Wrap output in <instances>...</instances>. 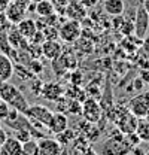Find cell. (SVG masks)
<instances>
[{"label": "cell", "mask_w": 149, "mask_h": 155, "mask_svg": "<svg viewBox=\"0 0 149 155\" xmlns=\"http://www.w3.org/2000/svg\"><path fill=\"white\" fill-rule=\"evenodd\" d=\"M128 110L136 118H145L149 112V93H142L133 97L128 103Z\"/></svg>", "instance_id": "obj_4"}, {"label": "cell", "mask_w": 149, "mask_h": 155, "mask_svg": "<svg viewBox=\"0 0 149 155\" xmlns=\"http://www.w3.org/2000/svg\"><path fill=\"white\" fill-rule=\"evenodd\" d=\"M66 128H69V119L63 112H54L49 124H48V131L52 134H60L61 131H64Z\"/></svg>", "instance_id": "obj_9"}, {"label": "cell", "mask_w": 149, "mask_h": 155, "mask_svg": "<svg viewBox=\"0 0 149 155\" xmlns=\"http://www.w3.org/2000/svg\"><path fill=\"white\" fill-rule=\"evenodd\" d=\"M145 118H146V119H148V121H149V112H148V115L145 116Z\"/></svg>", "instance_id": "obj_38"}, {"label": "cell", "mask_w": 149, "mask_h": 155, "mask_svg": "<svg viewBox=\"0 0 149 155\" xmlns=\"http://www.w3.org/2000/svg\"><path fill=\"white\" fill-rule=\"evenodd\" d=\"M3 14H5L6 19H8L11 24L17 25L19 21H22V19L27 17V8L21 6V5L15 3V2H12V3L6 8V11H5Z\"/></svg>", "instance_id": "obj_8"}, {"label": "cell", "mask_w": 149, "mask_h": 155, "mask_svg": "<svg viewBox=\"0 0 149 155\" xmlns=\"http://www.w3.org/2000/svg\"><path fill=\"white\" fill-rule=\"evenodd\" d=\"M66 15L69 19H74V21H82L87 18V8L79 2V0H70L66 6Z\"/></svg>", "instance_id": "obj_10"}, {"label": "cell", "mask_w": 149, "mask_h": 155, "mask_svg": "<svg viewBox=\"0 0 149 155\" xmlns=\"http://www.w3.org/2000/svg\"><path fill=\"white\" fill-rule=\"evenodd\" d=\"M103 9L111 17H119L125 12L124 0H103Z\"/></svg>", "instance_id": "obj_16"}, {"label": "cell", "mask_w": 149, "mask_h": 155, "mask_svg": "<svg viewBox=\"0 0 149 155\" xmlns=\"http://www.w3.org/2000/svg\"><path fill=\"white\" fill-rule=\"evenodd\" d=\"M37 151H39V140H36L35 137L22 143V155H36Z\"/></svg>", "instance_id": "obj_21"}, {"label": "cell", "mask_w": 149, "mask_h": 155, "mask_svg": "<svg viewBox=\"0 0 149 155\" xmlns=\"http://www.w3.org/2000/svg\"><path fill=\"white\" fill-rule=\"evenodd\" d=\"M76 131L73 130H69V128H66L64 131H61L60 134H57V140L61 143V145H66V143H70V142H73L74 139H76Z\"/></svg>", "instance_id": "obj_22"}, {"label": "cell", "mask_w": 149, "mask_h": 155, "mask_svg": "<svg viewBox=\"0 0 149 155\" xmlns=\"http://www.w3.org/2000/svg\"><path fill=\"white\" fill-rule=\"evenodd\" d=\"M14 137L18 139L21 143H24V142L30 140L33 136H31V131L28 128H18V130H14Z\"/></svg>", "instance_id": "obj_24"}, {"label": "cell", "mask_w": 149, "mask_h": 155, "mask_svg": "<svg viewBox=\"0 0 149 155\" xmlns=\"http://www.w3.org/2000/svg\"><path fill=\"white\" fill-rule=\"evenodd\" d=\"M14 2H15V3H18V5H21V6H24V8H27L33 0H14Z\"/></svg>", "instance_id": "obj_34"}, {"label": "cell", "mask_w": 149, "mask_h": 155, "mask_svg": "<svg viewBox=\"0 0 149 155\" xmlns=\"http://www.w3.org/2000/svg\"><path fill=\"white\" fill-rule=\"evenodd\" d=\"M137 121H139V118H136L130 110H128V112H124V114L121 115V118L116 121V122H118V130H119L122 134L134 133V131H136Z\"/></svg>", "instance_id": "obj_11"}, {"label": "cell", "mask_w": 149, "mask_h": 155, "mask_svg": "<svg viewBox=\"0 0 149 155\" xmlns=\"http://www.w3.org/2000/svg\"><path fill=\"white\" fill-rule=\"evenodd\" d=\"M64 93H66V90L63 88V85L60 82H46L42 85L40 97H43L48 101H57L63 97Z\"/></svg>", "instance_id": "obj_6"}, {"label": "cell", "mask_w": 149, "mask_h": 155, "mask_svg": "<svg viewBox=\"0 0 149 155\" xmlns=\"http://www.w3.org/2000/svg\"><path fill=\"white\" fill-rule=\"evenodd\" d=\"M17 30H18L19 33H21L25 39H28V40H30V39L36 35V31H37L36 21L25 17L22 21H19L18 24H17Z\"/></svg>", "instance_id": "obj_17"}, {"label": "cell", "mask_w": 149, "mask_h": 155, "mask_svg": "<svg viewBox=\"0 0 149 155\" xmlns=\"http://www.w3.org/2000/svg\"><path fill=\"white\" fill-rule=\"evenodd\" d=\"M40 48H42V55L45 58H48V60H51V61L57 60V58L63 54V46H61V43H60L58 40H55V39H48V40H45V42L40 45Z\"/></svg>", "instance_id": "obj_7"}, {"label": "cell", "mask_w": 149, "mask_h": 155, "mask_svg": "<svg viewBox=\"0 0 149 155\" xmlns=\"http://www.w3.org/2000/svg\"><path fill=\"white\" fill-rule=\"evenodd\" d=\"M9 112H11V106L6 101H2L0 103V122H5L8 119Z\"/></svg>", "instance_id": "obj_26"}, {"label": "cell", "mask_w": 149, "mask_h": 155, "mask_svg": "<svg viewBox=\"0 0 149 155\" xmlns=\"http://www.w3.org/2000/svg\"><path fill=\"white\" fill-rule=\"evenodd\" d=\"M119 31L124 35V36H131L134 35V22L133 21H122V24L119 25Z\"/></svg>", "instance_id": "obj_25"}, {"label": "cell", "mask_w": 149, "mask_h": 155, "mask_svg": "<svg viewBox=\"0 0 149 155\" xmlns=\"http://www.w3.org/2000/svg\"><path fill=\"white\" fill-rule=\"evenodd\" d=\"M33 2H36V3H37V2H40V0H33Z\"/></svg>", "instance_id": "obj_40"}, {"label": "cell", "mask_w": 149, "mask_h": 155, "mask_svg": "<svg viewBox=\"0 0 149 155\" xmlns=\"http://www.w3.org/2000/svg\"><path fill=\"white\" fill-rule=\"evenodd\" d=\"M19 93H21V91H19L18 87L14 85V84H11L9 81L0 84V97H2V100L6 101L8 104H11Z\"/></svg>", "instance_id": "obj_15"}, {"label": "cell", "mask_w": 149, "mask_h": 155, "mask_svg": "<svg viewBox=\"0 0 149 155\" xmlns=\"http://www.w3.org/2000/svg\"><path fill=\"white\" fill-rule=\"evenodd\" d=\"M8 40H9V43H11L12 48L25 49V48H27V40H28V39L24 38L18 30H17V27H15V28H12V30L8 33Z\"/></svg>", "instance_id": "obj_18"}, {"label": "cell", "mask_w": 149, "mask_h": 155, "mask_svg": "<svg viewBox=\"0 0 149 155\" xmlns=\"http://www.w3.org/2000/svg\"><path fill=\"white\" fill-rule=\"evenodd\" d=\"M30 69H31V72L33 73H40L42 72V69H43V66H42V63L39 61V60H33L31 63H30V66H28Z\"/></svg>", "instance_id": "obj_27"}, {"label": "cell", "mask_w": 149, "mask_h": 155, "mask_svg": "<svg viewBox=\"0 0 149 155\" xmlns=\"http://www.w3.org/2000/svg\"><path fill=\"white\" fill-rule=\"evenodd\" d=\"M82 155H97V154H95V151H94V149H91V148L88 146V148L82 152Z\"/></svg>", "instance_id": "obj_35"}, {"label": "cell", "mask_w": 149, "mask_h": 155, "mask_svg": "<svg viewBox=\"0 0 149 155\" xmlns=\"http://www.w3.org/2000/svg\"><path fill=\"white\" fill-rule=\"evenodd\" d=\"M52 114L54 112L51 109H48L46 106H43V104H28L27 110L24 112V115L28 118V121L43 124L46 127L49 124V119H51Z\"/></svg>", "instance_id": "obj_2"}, {"label": "cell", "mask_w": 149, "mask_h": 155, "mask_svg": "<svg viewBox=\"0 0 149 155\" xmlns=\"http://www.w3.org/2000/svg\"><path fill=\"white\" fill-rule=\"evenodd\" d=\"M140 79H142L143 82H149V70H143V72L140 73Z\"/></svg>", "instance_id": "obj_33"}, {"label": "cell", "mask_w": 149, "mask_h": 155, "mask_svg": "<svg viewBox=\"0 0 149 155\" xmlns=\"http://www.w3.org/2000/svg\"><path fill=\"white\" fill-rule=\"evenodd\" d=\"M81 35H82V25H81L79 21H74V19L64 21L58 28V36L66 43L78 42L81 39Z\"/></svg>", "instance_id": "obj_1"}, {"label": "cell", "mask_w": 149, "mask_h": 155, "mask_svg": "<svg viewBox=\"0 0 149 155\" xmlns=\"http://www.w3.org/2000/svg\"><path fill=\"white\" fill-rule=\"evenodd\" d=\"M36 14L42 18L51 17L55 14V6L51 0H40L36 3Z\"/></svg>", "instance_id": "obj_19"}, {"label": "cell", "mask_w": 149, "mask_h": 155, "mask_svg": "<svg viewBox=\"0 0 149 155\" xmlns=\"http://www.w3.org/2000/svg\"><path fill=\"white\" fill-rule=\"evenodd\" d=\"M142 6H143V9L149 14V0H142Z\"/></svg>", "instance_id": "obj_36"}, {"label": "cell", "mask_w": 149, "mask_h": 155, "mask_svg": "<svg viewBox=\"0 0 149 155\" xmlns=\"http://www.w3.org/2000/svg\"><path fill=\"white\" fill-rule=\"evenodd\" d=\"M81 81H82L81 73L74 72V73H73V78H72V82H73V85H81Z\"/></svg>", "instance_id": "obj_32"}, {"label": "cell", "mask_w": 149, "mask_h": 155, "mask_svg": "<svg viewBox=\"0 0 149 155\" xmlns=\"http://www.w3.org/2000/svg\"><path fill=\"white\" fill-rule=\"evenodd\" d=\"M87 9H91V8H95L97 5H98V2L100 0H79Z\"/></svg>", "instance_id": "obj_29"}, {"label": "cell", "mask_w": 149, "mask_h": 155, "mask_svg": "<svg viewBox=\"0 0 149 155\" xmlns=\"http://www.w3.org/2000/svg\"><path fill=\"white\" fill-rule=\"evenodd\" d=\"M134 133L140 139V142H149V121L146 118H139Z\"/></svg>", "instance_id": "obj_20"}, {"label": "cell", "mask_w": 149, "mask_h": 155, "mask_svg": "<svg viewBox=\"0 0 149 155\" xmlns=\"http://www.w3.org/2000/svg\"><path fill=\"white\" fill-rule=\"evenodd\" d=\"M2 101H3V100H2V97H0V103H2Z\"/></svg>", "instance_id": "obj_41"}, {"label": "cell", "mask_w": 149, "mask_h": 155, "mask_svg": "<svg viewBox=\"0 0 149 155\" xmlns=\"http://www.w3.org/2000/svg\"><path fill=\"white\" fill-rule=\"evenodd\" d=\"M145 155H149V149H148V151H146V154H145Z\"/></svg>", "instance_id": "obj_39"}, {"label": "cell", "mask_w": 149, "mask_h": 155, "mask_svg": "<svg viewBox=\"0 0 149 155\" xmlns=\"http://www.w3.org/2000/svg\"><path fill=\"white\" fill-rule=\"evenodd\" d=\"M0 155H22V143L14 136H8L5 143L0 146Z\"/></svg>", "instance_id": "obj_14"}, {"label": "cell", "mask_w": 149, "mask_h": 155, "mask_svg": "<svg viewBox=\"0 0 149 155\" xmlns=\"http://www.w3.org/2000/svg\"><path fill=\"white\" fill-rule=\"evenodd\" d=\"M36 155H49V154H46V152H43V151H40V149H39Z\"/></svg>", "instance_id": "obj_37"}, {"label": "cell", "mask_w": 149, "mask_h": 155, "mask_svg": "<svg viewBox=\"0 0 149 155\" xmlns=\"http://www.w3.org/2000/svg\"><path fill=\"white\" fill-rule=\"evenodd\" d=\"M82 116L85 118L87 122L90 124H97L101 119V106L97 100L94 98H85L82 103Z\"/></svg>", "instance_id": "obj_5"}, {"label": "cell", "mask_w": 149, "mask_h": 155, "mask_svg": "<svg viewBox=\"0 0 149 155\" xmlns=\"http://www.w3.org/2000/svg\"><path fill=\"white\" fill-rule=\"evenodd\" d=\"M67 112L72 115H82V103L76 98L67 101Z\"/></svg>", "instance_id": "obj_23"}, {"label": "cell", "mask_w": 149, "mask_h": 155, "mask_svg": "<svg viewBox=\"0 0 149 155\" xmlns=\"http://www.w3.org/2000/svg\"><path fill=\"white\" fill-rule=\"evenodd\" d=\"M14 0H0V14H3L6 11V8L12 3Z\"/></svg>", "instance_id": "obj_31"}, {"label": "cell", "mask_w": 149, "mask_h": 155, "mask_svg": "<svg viewBox=\"0 0 149 155\" xmlns=\"http://www.w3.org/2000/svg\"><path fill=\"white\" fill-rule=\"evenodd\" d=\"M14 72H15V66L12 63V58L0 52V84L9 81L14 76Z\"/></svg>", "instance_id": "obj_13"}, {"label": "cell", "mask_w": 149, "mask_h": 155, "mask_svg": "<svg viewBox=\"0 0 149 155\" xmlns=\"http://www.w3.org/2000/svg\"><path fill=\"white\" fill-rule=\"evenodd\" d=\"M39 149L49 155H63V151H64L63 145L52 137H42L39 140Z\"/></svg>", "instance_id": "obj_12"}, {"label": "cell", "mask_w": 149, "mask_h": 155, "mask_svg": "<svg viewBox=\"0 0 149 155\" xmlns=\"http://www.w3.org/2000/svg\"><path fill=\"white\" fill-rule=\"evenodd\" d=\"M133 22H134V36L137 39H145L149 30V14L143 9L142 5L137 6Z\"/></svg>", "instance_id": "obj_3"}, {"label": "cell", "mask_w": 149, "mask_h": 155, "mask_svg": "<svg viewBox=\"0 0 149 155\" xmlns=\"http://www.w3.org/2000/svg\"><path fill=\"white\" fill-rule=\"evenodd\" d=\"M8 139V133H6V128L2 125V122H0V146L5 143V140Z\"/></svg>", "instance_id": "obj_30"}, {"label": "cell", "mask_w": 149, "mask_h": 155, "mask_svg": "<svg viewBox=\"0 0 149 155\" xmlns=\"http://www.w3.org/2000/svg\"><path fill=\"white\" fill-rule=\"evenodd\" d=\"M142 54L146 58H149V36L146 35L143 39V45H142Z\"/></svg>", "instance_id": "obj_28"}]
</instances>
